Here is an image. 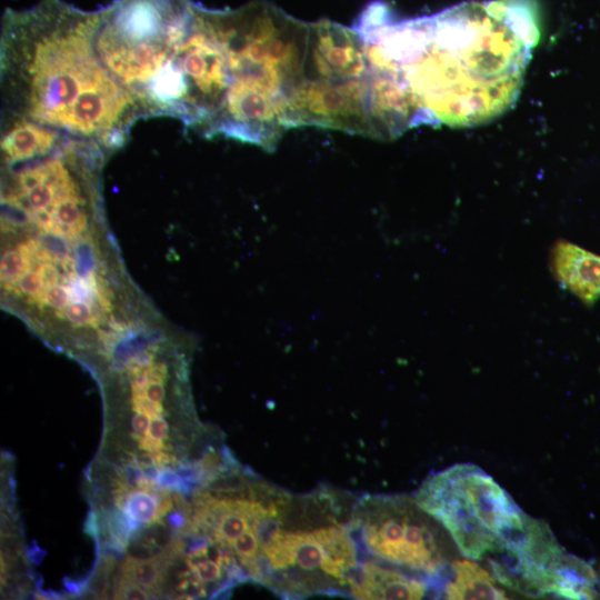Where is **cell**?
I'll return each instance as SVG.
<instances>
[{
  "mask_svg": "<svg viewBox=\"0 0 600 600\" xmlns=\"http://www.w3.org/2000/svg\"><path fill=\"white\" fill-rule=\"evenodd\" d=\"M451 9L396 22L372 2L353 29L369 68L386 78L414 126H473L502 113L517 98L538 29L516 2Z\"/></svg>",
  "mask_w": 600,
  "mask_h": 600,
  "instance_id": "6da1fadb",
  "label": "cell"
},
{
  "mask_svg": "<svg viewBox=\"0 0 600 600\" xmlns=\"http://www.w3.org/2000/svg\"><path fill=\"white\" fill-rule=\"evenodd\" d=\"M99 23L100 9L84 11L63 0L7 9L0 41L2 117L34 122L107 152L121 148L144 116L97 54Z\"/></svg>",
  "mask_w": 600,
  "mask_h": 600,
  "instance_id": "7a4b0ae2",
  "label": "cell"
},
{
  "mask_svg": "<svg viewBox=\"0 0 600 600\" xmlns=\"http://www.w3.org/2000/svg\"><path fill=\"white\" fill-rule=\"evenodd\" d=\"M224 48L227 91L208 138L222 136L272 150L289 128L303 79L309 23L267 1L213 10Z\"/></svg>",
  "mask_w": 600,
  "mask_h": 600,
  "instance_id": "3957f363",
  "label": "cell"
},
{
  "mask_svg": "<svg viewBox=\"0 0 600 600\" xmlns=\"http://www.w3.org/2000/svg\"><path fill=\"white\" fill-rule=\"evenodd\" d=\"M354 502L326 488L293 497L263 540L253 581L283 598L350 596L360 567L350 529Z\"/></svg>",
  "mask_w": 600,
  "mask_h": 600,
  "instance_id": "277c9868",
  "label": "cell"
},
{
  "mask_svg": "<svg viewBox=\"0 0 600 600\" xmlns=\"http://www.w3.org/2000/svg\"><path fill=\"white\" fill-rule=\"evenodd\" d=\"M416 500L450 534L459 551L473 560L503 553L532 520L502 487L471 463L432 473L418 489Z\"/></svg>",
  "mask_w": 600,
  "mask_h": 600,
  "instance_id": "5b68a950",
  "label": "cell"
},
{
  "mask_svg": "<svg viewBox=\"0 0 600 600\" xmlns=\"http://www.w3.org/2000/svg\"><path fill=\"white\" fill-rule=\"evenodd\" d=\"M192 0H114L100 9L94 48L103 67L137 101H144L177 39L188 27Z\"/></svg>",
  "mask_w": 600,
  "mask_h": 600,
  "instance_id": "8992f818",
  "label": "cell"
},
{
  "mask_svg": "<svg viewBox=\"0 0 600 600\" xmlns=\"http://www.w3.org/2000/svg\"><path fill=\"white\" fill-rule=\"evenodd\" d=\"M407 496H364L354 502L350 529L359 549L380 561L437 576L448 563L444 531Z\"/></svg>",
  "mask_w": 600,
  "mask_h": 600,
  "instance_id": "52a82bcc",
  "label": "cell"
},
{
  "mask_svg": "<svg viewBox=\"0 0 600 600\" xmlns=\"http://www.w3.org/2000/svg\"><path fill=\"white\" fill-rule=\"evenodd\" d=\"M369 67L353 28L322 19L309 23L303 79L340 82L363 78Z\"/></svg>",
  "mask_w": 600,
  "mask_h": 600,
  "instance_id": "ba28073f",
  "label": "cell"
},
{
  "mask_svg": "<svg viewBox=\"0 0 600 600\" xmlns=\"http://www.w3.org/2000/svg\"><path fill=\"white\" fill-rule=\"evenodd\" d=\"M550 269L556 280L583 304L600 299V256L566 240L550 250Z\"/></svg>",
  "mask_w": 600,
  "mask_h": 600,
  "instance_id": "9c48e42d",
  "label": "cell"
},
{
  "mask_svg": "<svg viewBox=\"0 0 600 600\" xmlns=\"http://www.w3.org/2000/svg\"><path fill=\"white\" fill-rule=\"evenodd\" d=\"M428 584L379 560L360 564L350 587L354 599H421Z\"/></svg>",
  "mask_w": 600,
  "mask_h": 600,
  "instance_id": "30bf717a",
  "label": "cell"
},
{
  "mask_svg": "<svg viewBox=\"0 0 600 600\" xmlns=\"http://www.w3.org/2000/svg\"><path fill=\"white\" fill-rule=\"evenodd\" d=\"M451 572L452 579L443 589L446 599H507L493 573L476 561L454 560Z\"/></svg>",
  "mask_w": 600,
  "mask_h": 600,
  "instance_id": "8fae6325",
  "label": "cell"
},
{
  "mask_svg": "<svg viewBox=\"0 0 600 600\" xmlns=\"http://www.w3.org/2000/svg\"><path fill=\"white\" fill-rule=\"evenodd\" d=\"M121 574L148 590L150 594L161 590L163 571L159 554L149 559L129 556L121 564Z\"/></svg>",
  "mask_w": 600,
  "mask_h": 600,
  "instance_id": "7c38bea8",
  "label": "cell"
},
{
  "mask_svg": "<svg viewBox=\"0 0 600 600\" xmlns=\"http://www.w3.org/2000/svg\"><path fill=\"white\" fill-rule=\"evenodd\" d=\"M121 510L132 520L141 524L161 522L159 516L158 496L144 490H130L123 501Z\"/></svg>",
  "mask_w": 600,
  "mask_h": 600,
  "instance_id": "4fadbf2b",
  "label": "cell"
},
{
  "mask_svg": "<svg viewBox=\"0 0 600 600\" xmlns=\"http://www.w3.org/2000/svg\"><path fill=\"white\" fill-rule=\"evenodd\" d=\"M30 263L20 251L9 250L1 257V280L14 283L30 270Z\"/></svg>",
  "mask_w": 600,
  "mask_h": 600,
  "instance_id": "5bb4252c",
  "label": "cell"
},
{
  "mask_svg": "<svg viewBox=\"0 0 600 600\" xmlns=\"http://www.w3.org/2000/svg\"><path fill=\"white\" fill-rule=\"evenodd\" d=\"M138 583L121 574L118 586L114 590V599L143 600L149 599L150 592L140 588Z\"/></svg>",
  "mask_w": 600,
  "mask_h": 600,
  "instance_id": "9a60e30c",
  "label": "cell"
},
{
  "mask_svg": "<svg viewBox=\"0 0 600 600\" xmlns=\"http://www.w3.org/2000/svg\"><path fill=\"white\" fill-rule=\"evenodd\" d=\"M20 290L33 298L43 297L46 286L38 271H27L18 281Z\"/></svg>",
  "mask_w": 600,
  "mask_h": 600,
  "instance_id": "2e32d148",
  "label": "cell"
},
{
  "mask_svg": "<svg viewBox=\"0 0 600 600\" xmlns=\"http://www.w3.org/2000/svg\"><path fill=\"white\" fill-rule=\"evenodd\" d=\"M66 317L77 326L92 323L90 307L84 302H72L66 308Z\"/></svg>",
  "mask_w": 600,
  "mask_h": 600,
  "instance_id": "e0dca14e",
  "label": "cell"
},
{
  "mask_svg": "<svg viewBox=\"0 0 600 600\" xmlns=\"http://www.w3.org/2000/svg\"><path fill=\"white\" fill-rule=\"evenodd\" d=\"M132 404L137 412L147 413L151 418L163 413L161 402L150 400L143 392H132Z\"/></svg>",
  "mask_w": 600,
  "mask_h": 600,
  "instance_id": "ac0fdd59",
  "label": "cell"
},
{
  "mask_svg": "<svg viewBox=\"0 0 600 600\" xmlns=\"http://www.w3.org/2000/svg\"><path fill=\"white\" fill-rule=\"evenodd\" d=\"M43 300L46 303H48L54 309H62L69 304L70 294L64 287L53 284L46 288L43 293Z\"/></svg>",
  "mask_w": 600,
  "mask_h": 600,
  "instance_id": "d6986e66",
  "label": "cell"
},
{
  "mask_svg": "<svg viewBox=\"0 0 600 600\" xmlns=\"http://www.w3.org/2000/svg\"><path fill=\"white\" fill-rule=\"evenodd\" d=\"M157 484L164 490H182L183 479L182 477L173 471L171 468H161L159 469L158 476L156 478Z\"/></svg>",
  "mask_w": 600,
  "mask_h": 600,
  "instance_id": "ffe728a7",
  "label": "cell"
},
{
  "mask_svg": "<svg viewBox=\"0 0 600 600\" xmlns=\"http://www.w3.org/2000/svg\"><path fill=\"white\" fill-rule=\"evenodd\" d=\"M168 431L169 427L167 421L159 416L151 419L150 426L146 433L153 439L162 440L167 437Z\"/></svg>",
  "mask_w": 600,
  "mask_h": 600,
  "instance_id": "44dd1931",
  "label": "cell"
},
{
  "mask_svg": "<svg viewBox=\"0 0 600 600\" xmlns=\"http://www.w3.org/2000/svg\"><path fill=\"white\" fill-rule=\"evenodd\" d=\"M143 393L152 401L161 402L164 397V388L161 381H148L143 388Z\"/></svg>",
  "mask_w": 600,
  "mask_h": 600,
  "instance_id": "7402d4cb",
  "label": "cell"
},
{
  "mask_svg": "<svg viewBox=\"0 0 600 600\" xmlns=\"http://www.w3.org/2000/svg\"><path fill=\"white\" fill-rule=\"evenodd\" d=\"M37 271L41 276L46 288L56 284V282L58 281V278H59L58 271L50 263H41L37 268Z\"/></svg>",
  "mask_w": 600,
  "mask_h": 600,
  "instance_id": "603a6c76",
  "label": "cell"
},
{
  "mask_svg": "<svg viewBox=\"0 0 600 600\" xmlns=\"http://www.w3.org/2000/svg\"><path fill=\"white\" fill-rule=\"evenodd\" d=\"M138 444L140 449L147 452H157L166 449V444L162 442V440L153 439L147 433L138 438Z\"/></svg>",
  "mask_w": 600,
  "mask_h": 600,
  "instance_id": "cb8c5ba5",
  "label": "cell"
},
{
  "mask_svg": "<svg viewBox=\"0 0 600 600\" xmlns=\"http://www.w3.org/2000/svg\"><path fill=\"white\" fill-rule=\"evenodd\" d=\"M150 416L143 412H137L131 420L132 429L136 433H146L150 426Z\"/></svg>",
  "mask_w": 600,
  "mask_h": 600,
  "instance_id": "d4e9b609",
  "label": "cell"
}]
</instances>
